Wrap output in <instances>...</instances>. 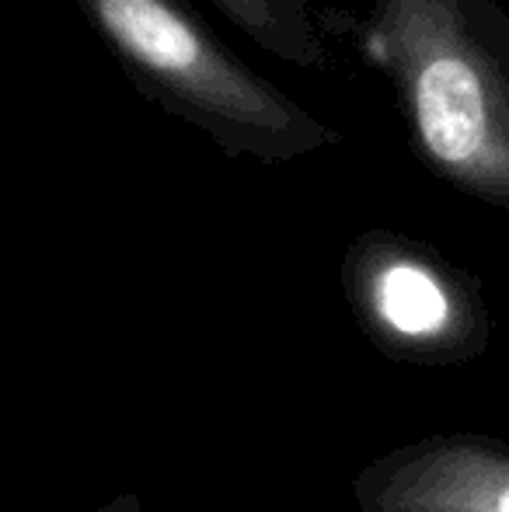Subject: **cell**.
Returning <instances> with one entry per match:
<instances>
[{
    "instance_id": "cell-4",
    "label": "cell",
    "mask_w": 509,
    "mask_h": 512,
    "mask_svg": "<svg viewBox=\"0 0 509 512\" xmlns=\"http://www.w3.org/2000/svg\"><path fill=\"white\" fill-rule=\"evenodd\" d=\"M360 512H509V443L440 432L394 446L353 478Z\"/></svg>"
},
{
    "instance_id": "cell-3",
    "label": "cell",
    "mask_w": 509,
    "mask_h": 512,
    "mask_svg": "<svg viewBox=\"0 0 509 512\" xmlns=\"http://www.w3.org/2000/svg\"><path fill=\"white\" fill-rule=\"evenodd\" d=\"M339 279L363 335L398 363L461 366L489 349L482 283L433 244L367 230L346 248Z\"/></svg>"
},
{
    "instance_id": "cell-5",
    "label": "cell",
    "mask_w": 509,
    "mask_h": 512,
    "mask_svg": "<svg viewBox=\"0 0 509 512\" xmlns=\"http://www.w3.org/2000/svg\"><path fill=\"white\" fill-rule=\"evenodd\" d=\"M210 4L265 53L293 67H325V42L311 0H210Z\"/></svg>"
},
{
    "instance_id": "cell-2",
    "label": "cell",
    "mask_w": 509,
    "mask_h": 512,
    "mask_svg": "<svg viewBox=\"0 0 509 512\" xmlns=\"http://www.w3.org/2000/svg\"><path fill=\"white\" fill-rule=\"evenodd\" d=\"M136 91L234 161L290 164L339 140L182 0H74Z\"/></svg>"
},
{
    "instance_id": "cell-1",
    "label": "cell",
    "mask_w": 509,
    "mask_h": 512,
    "mask_svg": "<svg viewBox=\"0 0 509 512\" xmlns=\"http://www.w3.org/2000/svg\"><path fill=\"white\" fill-rule=\"evenodd\" d=\"M367 56L415 161L509 213V14L496 0H374Z\"/></svg>"
},
{
    "instance_id": "cell-6",
    "label": "cell",
    "mask_w": 509,
    "mask_h": 512,
    "mask_svg": "<svg viewBox=\"0 0 509 512\" xmlns=\"http://www.w3.org/2000/svg\"><path fill=\"white\" fill-rule=\"evenodd\" d=\"M98 512H147V509H143V499L136 492H119L116 499H109Z\"/></svg>"
}]
</instances>
